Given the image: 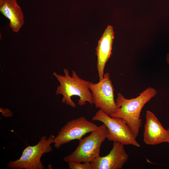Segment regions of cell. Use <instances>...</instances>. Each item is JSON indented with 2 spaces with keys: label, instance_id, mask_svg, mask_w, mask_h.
Masks as SVG:
<instances>
[{
  "label": "cell",
  "instance_id": "6da1fadb",
  "mask_svg": "<svg viewBox=\"0 0 169 169\" xmlns=\"http://www.w3.org/2000/svg\"><path fill=\"white\" fill-rule=\"evenodd\" d=\"M157 93V90L151 87L146 89L136 97L131 99H126L121 93H118L115 100L117 110L110 116L124 120L136 137L142 125L141 117L142 110Z\"/></svg>",
  "mask_w": 169,
  "mask_h": 169
},
{
  "label": "cell",
  "instance_id": "7a4b0ae2",
  "mask_svg": "<svg viewBox=\"0 0 169 169\" xmlns=\"http://www.w3.org/2000/svg\"><path fill=\"white\" fill-rule=\"evenodd\" d=\"M64 75L54 72L53 75L57 79L60 85L57 88L55 94L62 95V103L75 108V103L72 100V97L77 96L79 99L78 104L83 106L88 102L91 105L94 104L90 90L89 87L90 82L80 78L74 71H72V75H69L68 70L64 69Z\"/></svg>",
  "mask_w": 169,
  "mask_h": 169
},
{
  "label": "cell",
  "instance_id": "3957f363",
  "mask_svg": "<svg viewBox=\"0 0 169 169\" xmlns=\"http://www.w3.org/2000/svg\"><path fill=\"white\" fill-rule=\"evenodd\" d=\"M108 134L107 128L103 123L89 136L79 140L75 149L64 157L63 161L68 163L90 162L100 156L101 145Z\"/></svg>",
  "mask_w": 169,
  "mask_h": 169
},
{
  "label": "cell",
  "instance_id": "277c9868",
  "mask_svg": "<svg viewBox=\"0 0 169 169\" xmlns=\"http://www.w3.org/2000/svg\"><path fill=\"white\" fill-rule=\"evenodd\" d=\"M54 137L53 134L48 138L46 136H43L36 144L26 147L19 159L9 161L7 167L13 169H44V166L41 161V158L44 154L52 151L51 144Z\"/></svg>",
  "mask_w": 169,
  "mask_h": 169
},
{
  "label": "cell",
  "instance_id": "5b68a950",
  "mask_svg": "<svg viewBox=\"0 0 169 169\" xmlns=\"http://www.w3.org/2000/svg\"><path fill=\"white\" fill-rule=\"evenodd\" d=\"M92 120L93 121H100L106 126L108 130L107 138L109 141L119 142L124 146L140 147V145L136 141V137L122 119L111 117L99 109Z\"/></svg>",
  "mask_w": 169,
  "mask_h": 169
},
{
  "label": "cell",
  "instance_id": "8992f818",
  "mask_svg": "<svg viewBox=\"0 0 169 169\" xmlns=\"http://www.w3.org/2000/svg\"><path fill=\"white\" fill-rule=\"evenodd\" d=\"M110 76L109 73H105L98 83L90 82L89 84L95 107L109 115L114 113L117 108L114 99V89Z\"/></svg>",
  "mask_w": 169,
  "mask_h": 169
},
{
  "label": "cell",
  "instance_id": "52a82bcc",
  "mask_svg": "<svg viewBox=\"0 0 169 169\" xmlns=\"http://www.w3.org/2000/svg\"><path fill=\"white\" fill-rule=\"evenodd\" d=\"M98 127L83 116L71 120L61 128L55 137L53 142L54 146L59 149L72 141L79 140L85 134L95 131Z\"/></svg>",
  "mask_w": 169,
  "mask_h": 169
},
{
  "label": "cell",
  "instance_id": "ba28073f",
  "mask_svg": "<svg viewBox=\"0 0 169 169\" xmlns=\"http://www.w3.org/2000/svg\"><path fill=\"white\" fill-rule=\"evenodd\" d=\"M129 156L124 145L114 142L112 149L108 154L100 156L90 161L93 169H121L127 162Z\"/></svg>",
  "mask_w": 169,
  "mask_h": 169
},
{
  "label": "cell",
  "instance_id": "9c48e42d",
  "mask_svg": "<svg viewBox=\"0 0 169 169\" xmlns=\"http://www.w3.org/2000/svg\"><path fill=\"white\" fill-rule=\"evenodd\" d=\"M143 141L146 145H156L162 143H169V132L164 128L155 115L147 110L143 133Z\"/></svg>",
  "mask_w": 169,
  "mask_h": 169
},
{
  "label": "cell",
  "instance_id": "30bf717a",
  "mask_svg": "<svg viewBox=\"0 0 169 169\" xmlns=\"http://www.w3.org/2000/svg\"><path fill=\"white\" fill-rule=\"evenodd\" d=\"M114 34L113 27L108 25L99 41L96 49L97 57V69L99 80L103 77L106 63L111 54Z\"/></svg>",
  "mask_w": 169,
  "mask_h": 169
},
{
  "label": "cell",
  "instance_id": "8fae6325",
  "mask_svg": "<svg viewBox=\"0 0 169 169\" xmlns=\"http://www.w3.org/2000/svg\"><path fill=\"white\" fill-rule=\"evenodd\" d=\"M0 11L9 20V27L14 33H18L24 24L22 9L17 0H4L0 3Z\"/></svg>",
  "mask_w": 169,
  "mask_h": 169
},
{
  "label": "cell",
  "instance_id": "7c38bea8",
  "mask_svg": "<svg viewBox=\"0 0 169 169\" xmlns=\"http://www.w3.org/2000/svg\"><path fill=\"white\" fill-rule=\"evenodd\" d=\"M68 166L70 169H93L90 162H69Z\"/></svg>",
  "mask_w": 169,
  "mask_h": 169
},
{
  "label": "cell",
  "instance_id": "4fadbf2b",
  "mask_svg": "<svg viewBox=\"0 0 169 169\" xmlns=\"http://www.w3.org/2000/svg\"><path fill=\"white\" fill-rule=\"evenodd\" d=\"M13 114L12 112L9 110H7V112H6V110H3V115L5 117H9L12 116Z\"/></svg>",
  "mask_w": 169,
  "mask_h": 169
},
{
  "label": "cell",
  "instance_id": "5bb4252c",
  "mask_svg": "<svg viewBox=\"0 0 169 169\" xmlns=\"http://www.w3.org/2000/svg\"><path fill=\"white\" fill-rule=\"evenodd\" d=\"M166 59L167 63L169 65V53L167 54L166 57Z\"/></svg>",
  "mask_w": 169,
  "mask_h": 169
},
{
  "label": "cell",
  "instance_id": "9a60e30c",
  "mask_svg": "<svg viewBox=\"0 0 169 169\" xmlns=\"http://www.w3.org/2000/svg\"><path fill=\"white\" fill-rule=\"evenodd\" d=\"M167 130H168V131L169 132V128H168L167 129Z\"/></svg>",
  "mask_w": 169,
  "mask_h": 169
}]
</instances>
